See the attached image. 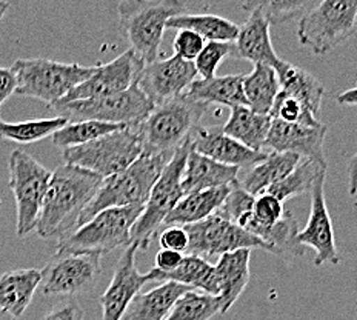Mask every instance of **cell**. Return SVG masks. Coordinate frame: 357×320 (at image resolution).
Returning <instances> with one entry per match:
<instances>
[{"label": "cell", "instance_id": "1", "mask_svg": "<svg viewBox=\"0 0 357 320\" xmlns=\"http://www.w3.org/2000/svg\"><path fill=\"white\" fill-rule=\"evenodd\" d=\"M103 178L79 167L63 165L51 171L36 233L40 239L68 236L77 228L82 213L98 192Z\"/></svg>", "mask_w": 357, "mask_h": 320}, {"label": "cell", "instance_id": "2", "mask_svg": "<svg viewBox=\"0 0 357 320\" xmlns=\"http://www.w3.org/2000/svg\"><path fill=\"white\" fill-rule=\"evenodd\" d=\"M173 155L144 151L122 173L103 178L96 196L82 213L77 228L108 208L145 205L153 185Z\"/></svg>", "mask_w": 357, "mask_h": 320}, {"label": "cell", "instance_id": "3", "mask_svg": "<svg viewBox=\"0 0 357 320\" xmlns=\"http://www.w3.org/2000/svg\"><path fill=\"white\" fill-rule=\"evenodd\" d=\"M185 10L187 3L178 0H126L117 5L122 31L140 62L158 61L167 22Z\"/></svg>", "mask_w": 357, "mask_h": 320}, {"label": "cell", "instance_id": "4", "mask_svg": "<svg viewBox=\"0 0 357 320\" xmlns=\"http://www.w3.org/2000/svg\"><path fill=\"white\" fill-rule=\"evenodd\" d=\"M145 205L108 208L57 241L56 252L103 256L131 245V228Z\"/></svg>", "mask_w": 357, "mask_h": 320}, {"label": "cell", "instance_id": "5", "mask_svg": "<svg viewBox=\"0 0 357 320\" xmlns=\"http://www.w3.org/2000/svg\"><path fill=\"white\" fill-rule=\"evenodd\" d=\"M206 105L178 96L154 107L145 121L137 125L144 151L173 155L177 148L188 142L206 111Z\"/></svg>", "mask_w": 357, "mask_h": 320}, {"label": "cell", "instance_id": "6", "mask_svg": "<svg viewBox=\"0 0 357 320\" xmlns=\"http://www.w3.org/2000/svg\"><path fill=\"white\" fill-rule=\"evenodd\" d=\"M11 70L17 80L14 94L33 98L53 107L91 76L94 66L63 63L48 59H17Z\"/></svg>", "mask_w": 357, "mask_h": 320}, {"label": "cell", "instance_id": "7", "mask_svg": "<svg viewBox=\"0 0 357 320\" xmlns=\"http://www.w3.org/2000/svg\"><path fill=\"white\" fill-rule=\"evenodd\" d=\"M144 153V142L136 126H125L85 145L62 151L65 163L107 178L122 173Z\"/></svg>", "mask_w": 357, "mask_h": 320}, {"label": "cell", "instance_id": "8", "mask_svg": "<svg viewBox=\"0 0 357 320\" xmlns=\"http://www.w3.org/2000/svg\"><path fill=\"white\" fill-rule=\"evenodd\" d=\"M190 150L191 145L188 139V142L174 151L173 158L169 159L153 185L144 206V213L131 228V245L137 247V250L146 251L150 248L155 234L163 225V220L183 197L181 181Z\"/></svg>", "mask_w": 357, "mask_h": 320}, {"label": "cell", "instance_id": "9", "mask_svg": "<svg viewBox=\"0 0 357 320\" xmlns=\"http://www.w3.org/2000/svg\"><path fill=\"white\" fill-rule=\"evenodd\" d=\"M356 19V0H324L302 14L297 39L312 54H328L354 34Z\"/></svg>", "mask_w": 357, "mask_h": 320}, {"label": "cell", "instance_id": "10", "mask_svg": "<svg viewBox=\"0 0 357 320\" xmlns=\"http://www.w3.org/2000/svg\"><path fill=\"white\" fill-rule=\"evenodd\" d=\"M68 122L96 121L103 123L136 126L154 109L153 102L139 88L137 82L126 91L96 100L57 102L51 107Z\"/></svg>", "mask_w": 357, "mask_h": 320}, {"label": "cell", "instance_id": "11", "mask_svg": "<svg viewBox=\"0 0 357 320\" xmlns=\"http://www.w3.org/2000/svg\"><path fill=\"white\" fill-rule=\"evenodd\" d=\"M10 190L17 208V236L26 237L36 231L37 220L47 195L51 171L31 154L14 150L8 160Z\"/></svg>", "mask_w": 357, "mask_h": 320}, {"label": "cell", "instance_id": "12", "mask_svg": "<svg viewBox=\"0 0 357 320\" xmlns=\"http://www.w3.org/2000/svg\"><path fill=\"white\" fill-rule=\"evenodd\" d=\"M183 228L188 234L187 252L191 256L206 259L237 250H262L274 254L270 245L215 213L202 222Z\"/></svg>", "mask_w": 357, "mask_h": 320}, {"label": "cell", "instance_id": "13", "mask_svg": "<svg viewBox=\"0 0 357 320\" xmlns=\"http://www.w3.org/2000/svg\"><path fill=\"white\" fill-rule=\"evenodd\" d=\"M100 256L56 252L40 270L43 296H77L91 289L98 282Z\"/></svg>", "mask_w": 357, "mask_h": 320}, {"label": "cell", "instance_id": "14", "mask_svg": "<svg viewBox=\"0 0 357 320\" xmlns=\"http://www.w3.org/2000/svg\"><path fill=\"white\" fill-rule=\"evenodd\" d=\"M144 65L145 63L140 62L131 49L125 51L114 61L103 65H96L91 76L59 102L96 100L123 93L131 85L136 84Z\"/></svg>", "mask_w": 357, "mask_h": 320}, {"label": "cell", "instance_id": "15", "mask_svg": "<svg viewBox=\"0 0 357 320\" xmlns=\"http://www.w3.org/2000/svg\"><path fill=\"white\" fill-rule=\"evenodd\" d=\"M196 77L195 63L173 56L144 65L137 85L153 102V105L158 107L183 96Z\"/></svg>", "mask_w": 357, "mask_h": 320}, {"label": "cell", "instance_id": "16", "mask_svg": "<svg viewBox=\"0 0 357 320\" xmlns=\"http://www.w3.org/2000/svg\"><path fill=\"white\" fill-rule=\"evenodd\" d=\"M325 177L326 173L317 176L312 183L310 196H311V210L308 223L301 233H297L296 241L303 248H312L316 251L314 265H337L340 262V256L334 239L333 222L328 213L325 200Z\"/></svg>", "mask_w": 357, "mask_h": 320}, {"label": "cell", "instance_id": "17", "mask_svg": "<svg viewBox=\"0 0 357 320\" xmlns=\"http://www.w3.org/2000/svg\"><path fill=\"white\" fill-rule=\"evenodd\" d=\"M136 251L137 247L134 245L126 247L122 257L119 259L107 291L99 297L103 320H122L125 311L128 310L134 297L140 294V289L145 287V284L158 282L155 270L146 274H140L137 271Z\"/></svg>", "mask_w": 357, "mask_h": 320}, {"label": "cell", "instance_id": "18", "mask_svg": "<svg viewBox=\"0 0 357 320\" xmlns=\"http://www.w3.org/2000/svg\"><path fill=\"white\" fill-rule=\"evenodd\" d=\"M326 125L305 126L273 121L265 140V153H291L303 160L326 167L324 142Z\"/></svg>", "mask_w": 357, "mask_h": 320}, {"label": "cell", "instance_id": "19", "mask_svg": "<svg viewBox=\"0 0 357 320\" xmlns=\"http://www.w3.org/2000/svg\"><path fill=\"white\" fill-rule=\"evenodd\" d=\"M190 145L192 151L202 154L208 159L239 169L255 167L256 163L264 160L268 154L248 150L247 146L227 136L219 126L204 128V126L199 125L191 132Z\"/></svg>", "mask_w": 357, "mask_h": 320}, {"label": "cell", "instance_id": "20", "mask_svg": "<svg viewBox=\"0 0 357 320\" xmlns=\"http://www.w3.org/2000/svg\"><path fill=\"white\" fill-rule=\"evenodd\" d=\"M242 8L247 10L250 16L237 31L233 42V54L255 65H268L274 68L280 62V57L273 48L270 22L255 6L243 3Z\"/></svg>", "mask_w": 357, "mask_h": 320}, {"label": "cell", "instance_id": "21", "mask_svg": "<svg viewBox=\"0 0 357 320\" xmlns=\"http://www.w3.org/2000/svg\"><path fill=\"white\" fill-rule=\"evenodd\" d=\"M237 174H239V168L222 165V163L190 150L181 181L183 196L191 195V192L227 187V185L237 182Z\"/></svg>", "mask_w": 357, "mask_h": 320}, {"label": "cell", "instance_id": "22", "mask_svg": "<svg viewBox=\"0 0 357 320\" xmlns=\"http://www.w3.org/2000/svg\"><path fill=\"white\" fill-rule=\"evenodd\" d=\"M251 250H237L222 254L218 265H214L215 280L219 287L222 314L233 307L250 282Z\"/></svg>", "mask_w": 357, "mask_h": 320}, {"label": "cell", "instance_id": "23", "mask_svg": "<svg viewBox=\"0 0 357 320\" xmlns=\"http://www.w3.org/2000/svg\"><path fill=\"white\" fill-rule=\"evenodd\" d=\"M39 287L40 270L36 268L5 273L0 277V311L11 320H19L31 305Z\"/></svg>", "mask_w": 357, "mask_h": 320}, {"label": "cell", "instance_id": "24", "mask_svg": "<svg viewBox=\"0 0 357 320\" xmlns=\"http://www.w3.org/2000/svg\"><path fill=\"white\" fill-rule=\"evenodd\" d=\"M231 187L233 183L227 185V187L191 192V195L183 196L173 208V211L167 215V219L163 220V225L187 227L205 220L219 210L223 200L227 199L229 191H231Z\"/></svg>", "mask_w": 357, "mask_h": 320}, {"label": "cell", "instance_id": "25", "mask_svg": "<svg viewBox=\"0 0 357 320\" xmlns=\"http://www.w3.org/2000/svg\"><path fill=\"white\" fill-rule=\"evenodd\" d=\"M188 291L191 288L176 282H162L159 287L134 297L122 320H165L178 297Z\"/></svg>", "mask_w": 357, "mask_h": 320}, {"label": "cell", "instance_id": "26", "mask_svg": "<svg viewBox=\"0 0 357 320\" xmlns=\"http://www.w3.org/2000/svg\"><path fill=\"white\" fill-rule=\"evenodd\" d=\"M243 76L245 74H229V76L213 77L210 80L196 79L185 96L191 100L204 103V105H223L228 108L247 107V100L243 98Z\"/></svg>", "mask_w": 357, "mask_h": 320}, {"label": "cell", "instance_id": "27", "mask_svg": "<svg viewBox=\"0 0 357 320\" xmlns=\"http://www.w3.org/2000/svg\"><path fill=\"white\" fill-rule=\"evenodd\" d=\"M278 74L280 91L291 96L299 100L302 105L308 108L312 116L319 114L324 98V85L312 74L305 71L299 66H294L285 61H282L274 66Z\"/></svg>", "mask_w": 357, "mask_h": 320}, {"label": "cell", "instance_id": "28", "mask_svg": "<svg viewBox=\"0 0 357 320\" xmlns=\"http://www.w3.org/2000/svg\"><path fill=\"white\" fill-rule=\"evenodd\" d=\"M273 119L257 114L248 107H234L222 131L236 142L256 153H265V140Z\"/></svg>", "mask_w": 357, "mask_h": 320}, {"label": "cell", "instance_id": "29", "mask_svg": "<svg viewBox=\"0 0 357 320\" xmlns=\"http://www.w3.org/2000/svg\"><path fill=\"white\" fill-rule=\"evenodd\" d=\"M303 159L291 153H268L264 160L251 167L241 187L251 196L264 195L273 185L280 182L299 165Z\"/></svg>", "mask_w": 357, "mask_h": 320}, {"label": "cell", "instance_id": "30", "mask_svg": "<svg viewBox=\"0 0 357 320\" xmlns=\"http://www.w3.org/2000/svg\"><path fill=\"white\" fill-rule=\"evenodd\" d=\"M155 274H158V282H160V284L162 282H176V284H181L191 289L196 288L200 293L219 296L214 265H211L204 257L187 254L183 256L181 265L174 271L160 273L155 270Z\"/></svg>", "mask_w": 357, "mask_h": 320}, {"label": "cell", "instance_id": "31", "mask_svg": "<svg viewBox=\"0 0 357 320\" xmlns=\"http://www.w3.org/2000/svg\"><path fill=\"white\" fill-rule=\"evenodd\" d=\"M242 89L247 107L251 111L270 116L273 103L280 93L278 74L268 65H255V70L243 76Z\"/></svg>", "mask_w": 357, "mask_h": 320}, {"label": "cell", "instance_id": "32", "mask_svg": "<svg viewBox=\"0 0 357 320\" xmlns=\"http://www.w3.org/2000/svg\"><path fill=\"white\" fill-rule=\"evenodd\" d=\"M167 28L190 29L208 42L233 43L237 37V26L234 22L215 14H178L167 22Z\"/></svg>", "mask_w": 357, "mask_h": 320}, {"label": "cell", "instance_id": "33", "mask_svg": "<svg viewBox=\"0 0 357 320\" xmlns=\"http://www.w3.org/2000/svg\"><path fill=\"white\" fill-rule=\"evenodd\" d=\"M68 123L65 117H51V119H36V121L25 122H5L0 116V139L10 140L16 144H34L39 140L53 136Z\"/></svg>", "mask_w": 357, "mask_h": 320}, {"label": "cell", "instance_id": "34", "mask_svg": "<svg viewBox=\"0 0 357 320\" xmlns=\"http://www.w3.org/2000/svg\"><path fill=\"white\" fill-rule=\"evenodd\" d=\"M218 314H222V302L219 296L191 289L178 297L165 320H210Z\"/></svg>", "mask_w": 357, "mask_h": 320}, {"label": "cell", "instance_id": "35", "mask_svg": "<svg viewBox=\"0 0 357 320\" xmlns=\"http://www.w3.org/2000/svg\"><path fill=\"white\" fill-rule=\"evenodd\" d=\"M125 128L123 125H113V123H103L96 121H82V122H68L61 130L56 131L51 139L53 144L61 148V150H66V148H74L85 145L93 140L107 136L114 131H119Z\"/></svg>", "mask_w": 357, "mask_h": 320}, {"label": "cell", "instance_id": "36", "mask_svg": "<svg viewBox=\"0 0 357 320\" xmlns=\"http://www.w3.org/2000/svg\"><path fill=\"white\" fill-rule=\"evenodd\" d=\"M322 173H326V167L319 165V163L311 160H302L291 173L276 185H273L266 192L278 197L280 202H285L288 199L311 191L312 183H314L317 176H321Z\"/></svg>", "mask_w": 357, "mask_h": 320}, {"label": "cell", "instance_id": "37", "mask_svg": "<svg viewBox=\"0 0 357 320\" xmlns=\"http://www.w3.org/2000/svg\"><path fill=\"white\" fill-rule=\"evenodd\" d=\"M270 117L273 121H280L287 123H299L305 126H321V121L316 116H312L308 108L302 103L291 98V96L280 91L276 100L273 103L270 111Z\"/></svg>", "mask_w": 357, "mask_h": 320}, {"label": "cell", "instance_id": "38", "mask_svg": "<svg viewBox=\"0 0 357 320\" xmlns=\"http://www.w3.org/2000/svg\"><path fill=\"white\" fill-rule=\"evenodd\" d=\"M247 3L260 10L265 19L270 22V25L285 24L288 20L302 16L308 10V2H305V0H294V2H288V0H262V2H259L257 0V2Z\"/></svg>", "mask_w": 357, "mask_h": 320}, {"label": "cell", "instance_id": "39", "mask_svg": "<svg viewBox=\"0 0 357 320\" xmlns=\"http://www.w3.org/2000/svg\"><path fill=\"white\" fill-rule=\"evenodd\" d=\"M233 54V43H223V42H208L205 43L204 49L196 57L195 63L196 73L199 74L202 80H210L215 77V71H218L219 65L225 61V59Z\"/></svg>", "mask_w": 357, "mask_h": 320}, {"label": "cell", "instance_id": "40", "mask_svg": "<svg viewBox=\"0 0 357 320\" xmlns=\"http://www.w3.org/2000/svg\"><path fill=\"white\" fill-rule=\"evenodd\" d=\"M252 204H255V196L248 195V192L241 187L239 181H237L233 183L231 191H229V195L223 200V204L220 205L219 210L215 211V214H219L220 218L229 222H233L236 225L243 215H247L252 211Z\"/></svg>", "mask_w": 357, "mask_h": 320}, {"label": "cell", "instance_id": "41", "mask_svg": "<svg viewBox=\"0 0 357 320\" xmlns=\"http://www.w3.org/2000/svg\"><path fill=\"white\" fill-rule=\"evenodd\" d=\"M204 47L205 40L195 31H190V29H178L173 42V49L176 53L174 56L187 62H195Z\"/></svg>", "mask_w": 357, "mask_h": 320}, {"label": "cell", "instance_id": "42", "mask_svg": "<svg viewBox=\"0 0 357 320\" xmlns=\"http://www.w3.org/2000/svg\"><path fill=\"white\" fill-rule=\"evenodd\" d=\"M84 316L85 312L80 303L74 297H70L56 303L40 320H84Z\"/></svg>", "mask_w": 357, "mask_h": 320}, {"label": "cell", "instance_id": "43", "mask_svg": "<svg viewBox=\"0 0 357 320\" xmlns=\"http://www.w3.org/2000/svg\"><path fill=\"white\" fill-rule=\"evenodd\" d=\"M159 241L163 250H171L181 254L188 250V234L183 227H167L160 233Z\"/></svg>", "mask_w": 357, "mask_h": 320}, {"label": "cell", "instance_id": "44", "mask_svg": "<svg viewBox=\"0 0 357 320\" xmlns=\"http://www.w3.org/2000/svg\"><path fill=\"white\" fill-rule=\"evenodd\" d=\"M183 254L171 250H159L155 254V270L160 273H171L181 265Z\"/></svg>", "mask_w": 357, "mask_h": 320}, {"label": "cell", "instance_id": "45", "mask_svg": "<svg viewBox=\"0 0 357 320\" xmlns=\"http://www.w3.org/2000/svg\"><path fill=\"white\" fill-rule=\"evenodd\" d=\"M16 74L13 73L11 68H3V66H0V107L16 93Z\"/></svg>", "mask_w": 357, "mask_h": 320}, {"label": "cell", "instance_id": "46", "mask_svg": "<svg viewBox=\"0 0 357 320\" xmlns=\"http://www.w3.org/2000/svg\"><path fill=\"white\" fill-rule=\"evenodd\" d=\"M356 88L347 89V91H342L337 94V102L340 105H348V107H354L356 105Z\"/></svg>", "mask_w": 357, "mask_h": 320}, {"label": "cell", "instance_id": "47", "mask_svg": "<svg viewBox=\"0 0 357 320\" xmlns=\"http://www.w3.org/2000/svg\"><path fill=\"white\" fill-rule=\"evenodd\" d=\"M356 155H353L351 162H349V168H348V173H349V195L351 197H356Z\"/></svg>", "mask_w": 357, "mask_h": 320}, {"label": "cell", "instance_id": "48", "mask_svg": "<svg viewBox=\"0 0 357 320\" xmlns=\"http://www.w3.org/2000/svg\"><path fill=\"white\" fill-rule=\"evenodd\" d=\"M10 2H5V0H0V22L3 20V17H5V14L8 13V10H10Z\"/></svg>", "mask_w": 357, "mask_h": 320}]
</instances>
